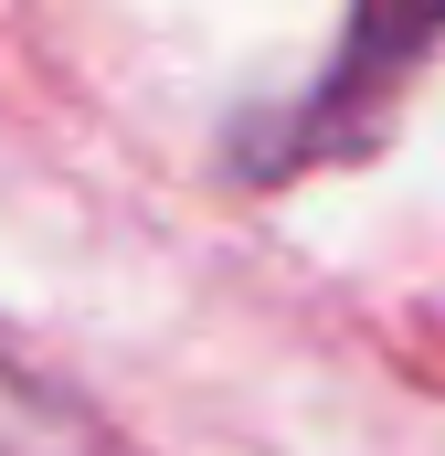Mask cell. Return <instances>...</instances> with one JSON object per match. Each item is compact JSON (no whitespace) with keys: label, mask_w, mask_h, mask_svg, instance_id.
Here are the masks:
<instances>
[{"label":"cell","mask_w":445,"mask_h":456,"mask_svg":"<svg viewBox=\"0 0 445 456\" xmlns=\"http://www.w3.org/2000/svg\"><path fill=\"white\" fill-rule=\"evenodd\" d=\"M435 43H445V11H360V21L339 32V64L297 96V107L222 127V170H233V181H297V170H350V159H371V149L392 138L403 86H414V64H425Z\"/></svg>","instance_id":"1"}]
</instances>
